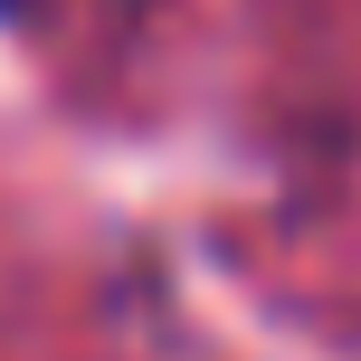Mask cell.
<instances>
[{"label": "cell", "instance_id": "1", "mask_svg": "<svg viewBox=\"0 0 361 361\" xmlns=\"http://www.w3.org/2000/svg\"><path fill=\"white\" fill-rule=\"evenodd\" d=\"M0 10H19V0H0Z\"/></svg>", "mask_w": 361, "mask_h": 361}]
</instances>
